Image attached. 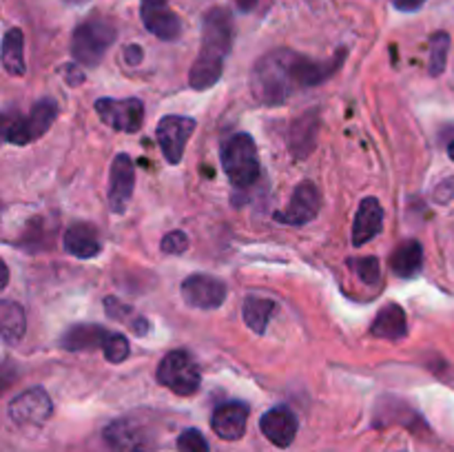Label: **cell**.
Masks as SVG:
<instances>
[{"mask_svg":"<svg viewBox=\"0 0 454 452\" xmlns=\"http://www.w3.org/2000/svg\"><path fill=\"white\" fill-rule=\"evenodd\" d=\"M353 269L364 284H375L381 275L380 260L377 257H359V260H353Z\"/></svg>","mask_w":454,"mask_h":452,"instance_id":"obj_30","label":"cell"},{"mask_svg":"<svg viewBox=\"0 0 454 452\" xmlns=\"http://www.w3.org/2000/svg\"><path fill=\"white\" fill-rule=\"evenodd\" d=\"M109 328L98 326V323H75L67 328L65 335L60 337V346L69 353H80L89 348H105L106 339L111 337Z\"/></svg>","mask_w":454,"mask_h":452,"instance_id":"obj_19","label":"cell"},{"mask_svg":"<svg viewBox=\"0 0 454 452\" xmlns=\"http://www.w3.org/2000/svg\"><path fill=\"white\" fill-rule=\"evenodd\" d=\"M448 49H450V35L446 31H437L430 35V58L428 71L430 75H442L448 65Z\"/></svg>","mask_w":454,"mask_h":452,"instance_id":"obj_27","label":"cell"},{"mask_svg":"<svg viewBox=\"0 0 454 452\" xmlns=\"http://www.w3.org/2000/svg\"><path fill=\"white\" fill-rule=\"evenodd\" d=\"M448 155H450V160L454 162V140L448 144Z\"/></svg>","mask_w":454,"mask_h":452,"instance_id":"obj_37","label":"cell"},{"mask_svg":"<svg viewBox=\"0 0 454 452\" xmlns=\"http://www.w3.org/2000/svg\"><path fill=\"white\" fill-rule=\"evenodd\" d=\"M177 452H208V441L204 439V434L195 428H186L184 433H180L177 437Z\"/></svg>","mask_w":454,"mask_h":452,"instance_id":"obj_29","label":"cell"},{"mask_svg":"<svg viewBox=\"0 0 454 452\" xmlns=\"http://www.w3.org/2000/svg\"><path fill=\"white\" fill-rule=\"evenodd\" d=\"M105 441L114 452H145V430L131 419H115L105 428Z\"/></svg>","mask_w":454,"mask_h":452,"instance_id":"obj_18","label":"cell"},{"mask_svg":"<svg viewBox=\"0 0 454 452\" xmlns=\"http://www.w3.org/2000/svg\"><path fill=\"white\" fill-rule=\"evenodd\" d=\"M27 317L25 310L18 301L3 300L0 304V332H3L4 344H18L25 337Z\"/></svg>","mask_w":454,"mask_h":452,"instance_id":"obj_23","label":"cell"},{"mask_svg":"<svg viewBox=\"0 0 454 452\" xmlns=\"http://www.w3.org/2000/svg\"><path fill=\"white\" fill-rule=\"evenodd\" d=\"M142 58H145V51H142L140 44H127L124 47V62L131 66H137L142 62Z\"/></svg>","mask_w":454,"mask_h":452,"instance_id":"obj_33","label":"cell"},{"mask_svg":"<svg viewBox=\"0 0 454 452\" xmlns=\"http://www.w3.org/2000/svg\"><path fill=\"white\" fill-rule=\"evenodd\" d=\"M371 332L381 339H403L408 335V319L406 313L399 304H388L377 313V319L372 322Z\"/></svg>","mask_w":454,"mask_h":452,"instance_id":"obj_20","label":"cell"},{"mask_svg":"<svg viewBox=\"0 0 454 452\" xmlns=\"http://www.w3.org/2000/svg\"><path fill=\"white\" fill-rule=\"evenodd\" d=\"M133 189H136V164L129 158V153H118L111 162L109 193H106L109 208L115 215H122L127 211L133 198Z\"/></svg>","mask_w":454,"mask_h":452,"instance_id":"obj_10","label":"cell"},{"mask_svg":"<svg viewBox=\"0 0 454 452\" xmlns=\"http://www.w3.org/2000/svg\"><path fill=\"white\" fill-rule=\"evenodd\" d=\"M300 421L297 415L288 406H275L264 412L260 419V430L273 446L288 448L297 437Z\"/></svg>","mask_w":454,"mask_h":452,"instance_id":"obj_14","label":"cell"},{"mask_svg":"<svg viewBox=\"0 0 454 452\" xmlns=\"http://www.w3.org/2000/svg\"><path fill=\"white\" fill-rule=\"evenodd\" d=\"M58 118V102L53 97H43L31 106L27 115H16L4 122V142L7 144L25 146L43 137Z\"/></svg>","mask_w":454,"mask_h":452,"instance_id":"obj_5","label":"cell"},{"mask_svg":"<svg viewBox=\"0 0 454 452\" xmlns=\"http://www.w3.org/2000/svg\"><path fill=\"white\" fill-rule=\"evenodd\" d=\"M235 3H238L239 12H251V9L257 4V0H235Z\"/></svg>","mask_w":454,"mask_h":452,"instance_id":"obj_36","label":"cell"},{"mask_svg":"<svg viewBox=\"0 0 454 452\" xmlns=\"http://www.w3.org/2000/svg\"><path fill=\"white\" fill-rule=\"evenodd\" d=\"M454 199V177H448V180H443L442 184L434 189V202L439 204H448Z\"/></svg>","mask_w":454,"mask_h":452,"instance_id":"obj_32","label":"cell"},{"mask_svg":"<svg viewBox=\"0 0 454 452\" xmlns=\"http://www.w3.org/2000/svg\"><path fill=\"white\" fill-rule=\"evenodd\" d=\"M346 51L333 56L331 60H313L309 56L291 51V49H275L257 60L251 75L253 96L262 105H284L300 89L317 87L326 82L331 75L340 71Z\"/></svg>","mask_w":454,"mask_h":452,"instance_id":"obj_1","label":"cell"},{"mask_svg":"<svg viewBox=\"0 0 454 452\" xmlns=\"http://www.w3.org/2000/svg\"><path fill=\"white\" fill-rule=\"evenodd\" d=\"M65 78H67V82L74 84V87H78V84H82L84 74H82V69H80L78 65H67Z\"/></svg>","mask_w":454,"mask_h":452,"instance_id":"obj_34","label":"cell"},{"mask_svg":"<svg viewBox=\"0 0 454 452\" xmlns=\"http://www.w3.org/2000/svg\"><path fill=\"white\" fill-rule=\"evenodd\" d=\"M105 310H106V315H109L111 319H118V322H127L129 326H131V331L136 332V335H146V331H149V322H146L142 315L133 313L131 306L122 304V301L115 300V297H106Z\"/></svg>","mask_w":454,"mask_h":452,"instance_id":"obj_26","label":"cell"},{"mask_svg":"<svg viewBox=\"0 0 454 452\" xmlns=\"http://www.w3.org/2000/svg\"><path fill=\"white\" fill-rule=\"evenodd\" d=\"M195 127H198V122L189 115H164L160 120L155 136H158V144L168 164L182 162L184 149L189 144V137L193 136Z\"/></svg>","mask_w":454,"mask_h":452,"instance_id":"obj_8","label":"cell"},{"mask_svg":"<svg viewBox=\"0 0 454 452\" xmlns=\"http://www.w3.org/2000/svg\"><path fill=\"white\" fill-rule=\"evenodd\" d=\"M222 167L226 177L238 189H247L260 180V153L257 144L248 133H235L222 144Z\"/></svg>","mask_w":454,"mask_h":452,"instance_id":"obj_3","label":"cell"},{"mask_svg":"<svg viewBox=\"0 0 454 452\" xmlns=\"http://www.w3.org/2000/svg\"><path fill=\"white\" fill-rule=\"evenodd\" d=\"M226 295H229V288L222 279L213 277V275L207 273H195L189 275V277L182 282V297H184L186 304L191 308L200 310H213L220 308L226 301Z\"/></svg>","mask_w":454,"mask_h":452,"instance_id":"obj_9","label":"cell"},{"mask_svg":"<svg viewBox=\"0 0 454 452\" xmlns=\"http://www.w3.org/2000/svg\"><path fill=\"white\" fill-rule=\"evenodd\" d=\"M96 113L115 131L137 133L145 124V102L140 97H98Z\"/></svg>","mask_w":454,"mask_h":452,"instance_id":"obj_7","label":"cell"},{"mask_svg":"<svg viewBox=\"0 0 454 452\" xmlns=\"http://www.w3.org/2000/svg\"><path fill=\"white\" fill-rule=\"evenodd\" d=\"M140 16L146 31L160 40H177L182 34V20L177 13L168 7V0H142Z\"/></svg>","mask_w":454,"mask_h":452,"instance_id":"obj_13","label":"cell"},{"mask_svg":"<svg viewBox=\"0 0 454 452\" xmlns=\"http://www.w3.org/2000/svg\"><path fill=\"white\" fill-rule=\"evenodd\" d=\"M53 403L44 388H29L12 399L9 417L20 425H43L51 417Z\"/></svg>","mask_w":454,"mask_h":452,"instance_id":"obj_12","label":"cell"},{"mask_svg":"<svg viewBox=\"0 0 454 452\" xmlns=\"http://www.w3.org/2000/svg\"><path fill=\"white\" fill-rule=\"evenodd\" d=\"M275 308H278V304L273 300H269V297H247L242 306L244 322H247V326L253 332L262 335L266 331V326H269Z\"/></svg>","mask_w":454,"mask_h":452,"instance_id":"obj_24","label":"cell"},{"mask_svg":"<svg viewBox=\"0 0 454 452\" xmlns=\"http://www.w3.org/2000/svg\"><path fill=\"white\" fill-rule=\"evenodd\" d=\"M381 226H384V208H381V202L377 198H364L353 222L355 246H364L372 238H377L381 233Z\"/></svg>","mask_w":454,"mask_h":452,"instance_id":"obj_16","label":"cell"},{"mask_svg":"<svg viewBox=\"0 0 454 452\" xmlns=\"http://www.w3.org/2000/svg\"><path fill=\"white\" fill-rule=\"evenodd\" d=\"M155 377H158L160 384L167 386L171 393L180 394V397L195 394L202 386L198 363L193 362V357L186 350H171V353L164 355Z\"/></svg>","mask_w":454,"mask_h":452,"instance_id":"obj_6","label":"cell"},{"mask_svg":"<svg viewBox=\"0 0 454 452\" xmlns=\"http://www.w3.org/2000/svg\"><path fill=\"white\" fill-rule=\"evenodd\" d=\"M319 207H322V198L313 182H301L293 191V198L284 211L275 213V220L288 226H304L317 217Z\"/></svg>","mask_w":454,"mask_h":452,"instance_id":"obj_11","label":"cell"},{"mask_svg":"<svg viewBox=\"0 0 454 452\" xmlns=\"http://www.w3.org/2000/svg\"><path fill=\"white\" fill-rule=\"evenodd\" d=\"M317 111H309L306 115L297 118L291 129V151L295 158H306L317 142Z\"/></svg>","mask_w":454,"mask_h":452,"instance_id":"obj_22","label":"cell"},{"mask_svg":"<svg viewBox=\"0 0 454 452\" xmlns=\"http://www.w3.org/2000/svg\"><path fill=\"white\" fill-rule=\"evenodd\" d=\"M251 410L244 401H229L222 403L213 410L211 415V428L215 434L224 441H238L247 433V421Z\"/></svg>","mask_w":454,"mask_h":452,"instance_id":"obj_15","label":"cell"},{"mask_svg":"<svg viewBox=\"0 0 454 452\" xmlns=\"http://www.w3.org/2000/svg\"><path fill=\"white\" fill-rule=\"evenodd\" d=\"M62 246L69 255L78 257V260H93L102 253V239L91 224L78 222L65 230Z\"/></svg>","mask_w":454,"mask_h":452,"instance_id":"obj_17","label":"cell"},{"mask_svg":"<svg viewBox=\"0 0 454 452\" xmlns=\"http://www.w3.org/2000/svg\"><path fill=\"white\" fill-rule=\"evenodd\" d=\"M233 16L226 7L208 9L202 22V44L189 71V84L195 91H207L222 78L224 62L233 47Z\"/></svg>","mask_w":454,"mask_h":452,"instance_id":"obj_2","label":"cell"},{"mask_svg":"<svg viewBox=\"0 0 454 452\" xmlns=\"http://www.w3.org/2000/svg\"><path fill=\"white\" fill-rule=\"evenodd\" d=\"M3 66L9 75H25V35L9 29L3 38Z\"/></svg>","mask_w":454,"mask_h":452,"instance_id":"obj_25","label":"cell"},{"mask_svg":"<svg viewBox=\"0 0 454 452\" xmlns=\"http://www.w3.org/2000/svg\"><path fill=\"white\" fill-rule=\"evenodd\" d=\"M393 4L399 12H417V9L424 7L426 0H393Z\"/></svg>","mask_w":454,"mask_h":452,"instance_id":"obj_35","label":"cell"},{"mask_svg":"<svg viewBox=\"0 0 454 452\" xmlns=\"http://www.w3.org/2000/svg\"><path fill=\"white\" fill-rule=\"evenodd\" d=\"M118 38V29L105 18H89L82 25L75 27L71 38V56L84 66H96L105 58L106 49Z\"/></svg>","mask_w":454,"mask_h":452,"instance_id":"obj_4","label":"cell"},{"mask_svg":"<svg viewBox=\"0 0 454 452\" xmlns=\"http://www.w3.org/2000/svg\"><path fill=\"white\" fill-rule=\"evenodd\" d=\"M162 253L167 255H182V253L189 251V238L182 230H171L162 238V244H160Z\"/></svg>","mask_w":454,"mask_h":452,"instance_id":"obj_31","label":"cell"},{"mask_svg":"<svg viewBox=\"0 0 454 452\" xmlns=\"http://www.w3.org/2000/svg\"><path fill=\"white\" fill-rule=\"evenodd\" d=\"M421 266H424V248L417 239H408L402 242L390 255V269L395 275L403 279H412L419 275Z\"/></svg>","mask_w":454,"mask_h":452,"instance_id":"obj_21","label":"cell"},{"mask_svg":"<svg viewBox=\"0 0 454 452\" xmlns=\"http://www.w3.org/2000/svg\"><path fill=\"white\" fill-rule=\"evenodd\" d=\"M106 362L111 363H122L129 357V339L120 332H111V337L106 339L105 348H102Z\"/></svg>","mask_w":454,"mask_h":452,"instance_id":"obj_28","label":"cell"}]
</instances>
